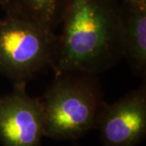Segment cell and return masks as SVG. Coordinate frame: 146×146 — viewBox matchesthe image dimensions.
<instances>
[{
  "instance_id": "1",
  "label": "cell",
  "mask_w": 146,
  "mask_h": 146,
  "mask_svg": "<svg viewBox=\"0 0 146 146\" xmlns=\"http://www.w3.org/2000/svg\"><path fill=\"white\" fill-rule=\"evenodd\" d=\"M57 35L54 73L99 75L123 58L119 0H68Z\"/></svg>"
},
{
  "instance_id": "2",
  "label": "cell",
  "mask_w": 146,
  "mask_h": 146,
  "mask_svg": "<svg viewBox=\"0 0 146 146\" xmlns=\"http://www.w3.org/2000/svg\"><path fill=\"white\" fill-rule=\"evenodd\" d=\"M45 136L75 141L97 129L106 103L98 75L84 72L54 73L41 98Z\"/></svg>"
},
{
  "instance_id": "3",
  "label": "cell",
  "mask_w": 146,
  "mask_h": 146,
  "mask_svg": "<svg viewBox=\"0 0 146 146\" xmlns=\"http://www.w3.org/2000/svg\"><path fill=\"white\" fill-rule=\"evenodd\" d=\"M57 34L35 21L0 19V75L12 83L31 80L54 64Z\"/></svg>"
},
{
  "instance_id": "4",
  "label": "cell",
  "mask_w": 146,
  "mask_h": 146,
  "mask_svg": "<svg viewBox=\"0 0 146 146\" xmlns=\"http://www.w3.org/2000/svg\"><path fill=\"white\" fill-rule=\"evenodd\" d=\"M27 83H13L0 95V143L3 146H42L44 113L39 98L28 94Z\"/></svg>"
},
{
  "instance_id": "5",
  "label": "cell",
  "mask_w": 146,
  "mask_h": 146,
  "mask_svg": "<svg viewBox=\"0 0 146 146\" xmlns=\"http://www.w3.org/2000/svg\"><path fill=\"white\" fill-rule=\"evenodd\" d=\"M97 129L102 146H137L146 135L145 79L112 103L106 102Z\"/></svg>"
},
{
  "instance_id": "6",
  "label": "cell",
  "mask_w": 146,
  "mask_h": 146,
  "mask_svg": "<svg viewBox=\"0 0 146 146\" xmlns=\"http://www.w3.org/2000/svg\"><path fill=\"white\" fill-rule=\"evenodd\" d=\"M123 58L136 76L145 78L146 7L121 3Z\"/></svg>"
},
{
  "instance_id": "7",
  "label": "cell",
  "mask_w": 146,
  "mask_h": 146,
  "mask_svg": "<svg viewBox=\"0 0 146 146\" xmlns=\"http://www.w3.org/2000/svg\"><path fill=\"white\" fill-rule=\"evenodd\" d=\"M68 0H0L5 14L22 17L55 31L61 25Z\"/></svg>"
}]
</instances>
